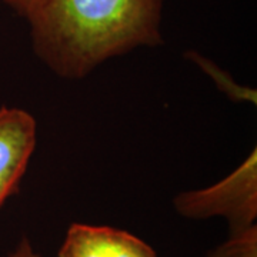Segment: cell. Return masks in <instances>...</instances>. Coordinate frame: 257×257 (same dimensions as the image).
<instances>
[{"mask_svg": "<svg viewBox=\"0 0 257 257\" xmlns=\"http://www.w3.org/2000/svg\"><path fill=\"white\" fill-rule=\"evenodd\" d=\"M166 0H46L29 19L37 60L64 80H82L101 64L163 43Z\"/></svg>", "mask_w": 257, "mask_h": 257, "instance_id": "1", "label": "cell"}, {"mask_svg": "<svg viewBox=\"0 0 257 257\" xmlns=\"http://www.w3.org/2000/svg\"><path fill=\"white\" fill-rule=\"evenodd\" d=\"M173 207L179 216L189 220L224 219L230 230L257 224L256 147L217 183L179 193L173 199Z\"/></svg>", "mask_w": 257, "mask_h": 257, "instance_id": "2", "label": "cell"}, {"mask_svg": "<svg viewBox=\"0 0 257 257\" xmlns=\"http://www.w3.org/2000/svg\"><path fill=\"white\" fill-rule=\"evenodd\" d=\"M36 146V119L20 107H0V210L18 192Z\"/></svg>", "mask_w": 257, "mask_h": 257, "instance_id": "3", "label": "cell"}, {"mask_svg": "<svg viewBox=\"0 0 257 257\" xmlns=\"http://www.w3.org/2000/svg\"><path fill=\"white\" fill-rule=\"evenodd\" d=\"M57 257H157L155 248L126 230L73 223Z\"/></svg>", "mask_w": 257, "mask_h": 257, "instance_id": "4", "label": "cell"}, {"mask_svg": "<svg viewBox=\"0 0 257 257\" xmlns=\"http://www.w3.org/2000/svg\"><path fill=\"white\" fill-rule=\"evenodd\" d=\"M184 59L189 60L190 63L196 64L203 73L210 77L213 84L220 90L227 99L234 103H248L256 106L257 93L256 89L250 86H241L236 82L230 73H227L224 69H221L217 63H214L209 57H206L197 50H187L184 52Z\"/></svg>", "mask_w": 257, "mask_h": 257, "instance_id": "5", "label": "cell"}, {"mask_svg": "<svg viewBox=\"0 0 257 257\" xmlns=\"http://www.w3.org/2000/svg\"><path fill=\"white\" fill-rule=\"evenodd\" d=\"M207 257H257V224L230 230V236Z\"/></svg>", "mask_w": 257, "mask_h": 257, "instance_id": "6", "label": "cell"}, {"mask_svg": "<svg viewBox=\"0 0 257 257\" xmlns=\"http://www.w3.org/2000/svg\"><path fill=\"white\" fill-rule=\"evenodd\" d=\"M0 2L6 3L10 9L18 13L20 18L29 20L43 6V3L46 0H0Z\"/></svg>", "mask_w": 257, "mask_h": 257, "instance_id": "7", "label": "cell"}, {"mask_svg": "<svg viewBox=\"0 0 257 257\" xmlns=\"http://www.w3.org/2000/svg\"><path fill=\"white\" fill-rule=\"evenodd\" d=\"M8 257H43L36 248L33 247L32 241L28 236H22L20 240L18 241V244L15 246V248L9 253Z\"/></svg>", "mask_w": 257, "mask_h": 257, "instance_id": "8", "label": "cell"}]
</instances>
